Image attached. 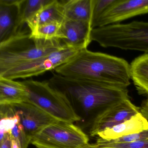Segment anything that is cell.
Masks as SVG:
<instances>
[{
	"instance_id": "1",
	"label": "cell",
	"mask_w": 148,
	"mask_h": 148,
	"mask_svg": "<svg viewBox=\"0 0 148 148\" xmlns=\"http://www.w3.org/2000/svg\"><path fill=\"white\" fill-rule=\"evenodd\" d=\"M64 77L85 79L127 88L130 84V64L106 53L80 50L65 64L55 69Z\"/></svg>"
},
{
	"instance_id": "2",
	"label": "cell",
	"mask_w": 148,
	"mask_h": 148,
	"mask_svg": "<svg viewBox=\"0 0 148 148\" xmlns=\"http://www.w3.org/2000/svg\"><path fill=\"white\" fill-rule=\"evenodd\" d=\"M71 102L79 104L86 112L105 108L130 99L127 88L85 79L76 78L53 74L48 80Z\"/></svg>"
},
{
	"instance_id": "3",
	"label": "cell",
	"mask_w": 148,
	"mask_h": 148,
	"mask_svg": "<svg viewBox=\"0 0 148 148\" xmlns=\"http://www.w3.org/2000/svg\"><path fill=\"white\" fill-rule=\"evenodd\" d=\"M30 35V30L25 28L0 43V74L67 47L60 39L34 40Z\"/></svg>"
},
{
	"instance_id": "4",
	"label": "cell",
	"mask_w": 148,
	"mask_h": 148,
	"mask_svg": "<svg viewBox=\"0 0 148 148\" xmlns=\"http://www.w3.org/2000/svg\"><path fill=\"white\" fill-rule=\"evenodd\" d=\"M92 41L105 48L115 47L148 53V22L134 21L92 29Z\"/></svg>"
},
{
	"instance_id": "5",
	"label": "cell",
	"mask_w": 148,
	"mask_h": 148,
	"mask_svg": "<svg viewBox=\"0 0 148 148\" xmlns=\"http://www.w3.org/2000/svg\"><path fill=\"white\" fill-rule=\"evenodd\" d=\"M29 92L28 102L38 107L58 121L74 123L81 120L70 99L53 88L48 81H22Z\"/></svg>"
},
{
	"instance_id": "6",
	"label": "cell",
	"mask_w": 148,
	"mask_h": 148,
	"mask_svg": "<svg viewBox=\"0 0 148 148\" xmlns=\"http://www.w3.org/2000/svg\"><path fill=\"white\" fill-rule=\"evenodd\" d=\"M89 141L88 136L73 123L57 121L38 132L31 144L36 148H81Z\"/></svg>"
},
{
	"instance_id": "7",
	"label": "cell",
	"mask_w": 148,
	"mask_h": 148,
	"mask_svg": "<svg viewBox=\"0 0 148 148\" xmlns=\"http://www.w3.org/2000/svg\"><path fill=\"white\" fill-rule=\"evenodd\" d=\"M79 51L66 47L35 60L11 68L0 74V77L13 80L37 77L48 71L55 70L69 61Z\"/></svg>"
},
{
	"instance_id": "8",
	"label": "cell",
	"mask_w": 148,
	"mask_h": 148,
	"mask_svg": "<svg viewBox=\"0 0 148 148\" xmlns=\"http://www.w3.org/2000/svg\"><path fill=\"white\" fill-rule=\"evenodd\" d=\"M139 112L140 108L130 99L112 105L97 114L90 129V135L97 136L101 132L128 120Z\"/></svg>"
},
{
	"instance_id": "9",
	"label": "cell",
	"mask_w": 148,
	"mask_h": 148,
	"mask_svg": "<svg viewBox=\"0 0 148 148\" xmlns=\"http://www.w3.org/2000/svg\"><path fill=\"white\" fill-rule=\"evenodd\" d=\"M148 13V0H115L92 25L101 27Z\"/></svg>"
},
{
	"instance_id": "10",
	"label": "cell",
	"mask_w": 148,
	"mask_h": 148,
	"mask_svg": "<svg viewBox=\"0 0 148 148\" xmlns=\"http://www.w3.org/2000/svg\"><path fill=\"white\" fill-rule=\"evenodd\" d=\"M18 113L20 123L29 140L47 125L58 120L28 102L11 106Z\"/></svg>"
},
{
	"instance_id": "11",
	"label": "cell",
	"mask_w": 148,
	"mask_h": 148,
	"mask_svg": "<svg viewBox=\"0 0 148 148\" xmlns=\"http://www.w3.org/2000/svg\"><path fill=\"white\" fill-rule=\"evenodd\" d=\"M91 25L87 22L65 19L62 23L63 43L68 47L81 50L87 49L92 41Z\"/></svg>"
},
{
	"instance_id": "12",
	"label": "cell",
	"mask_w": 148,
	"mask_h": 148,
	"mask_svg": "<svg viewBox=\"0 0 148 148\" xmlns=\"http://www.w3.org/2000/svg\"><path fill=\"white\" fill-rule=\"evenodd\" d=\"M146 130H148V120L139 112L128 120L101 132L97 136L110 141Z\"/></svg>"
},
{
	"instance_id": "13",
	"label": "cell",
	"mask_w": 148,
	"mask_h": 148,
	"mask_svg": "<svg viewBox=\"0 0 148 148\" xmlns=\"http://www.w3.org/2000/svg\"><path fill=\"white\" fill-rule=\"evenodd\" d=\"M18 0H0V43L18 34Z\"/></svg>"
},
{
	"instance_id": "14",
	"label": "cell",
	"mask_w": 148,
	"mask_h": 148,
	"mask_svg": "<svg viewBox=\"0 0 148 148\" xmlns=\"http://www.w3.org/2000/svg\"><path fill=\"white\" fill-rule=\"evenodd\" d=\"M29 92L23 82L0 77V105L13 106L28 102Z\"/></svg>"
},
{
	"instance_id": "15",
	"label": "cell",
	"mask_w": 148,
	"mask_h": 148,
	"mask_svg": "<svg viewBox=\"0 0 148 148\" xmlns=\"http://www.w3.org/2000/svg\"><path fill=\"white\" fill-rule=\"evenodd\" d=\"M65 19L63 1L51 0L27 22V25L31 31L37 27L47 23H63Z\"/></svg>"
},
{
	"instance_id": "16",
	"label": "cell",
	"mask_w": 148,
	"mask_h": 148,
	"mask_svg": "<svg viewBox=\"0 0 148 148\" xmlns=\"http://www.w3.org/2000/svg\"><path fill=\"white\" fill-rule=\"evenodd\" d=\"M63 5L65 19L87 22L92 25L93 0L63 1Z\"/></svg>"
},
{
	"instance_id": "17",
	"label": "cell",
	"mask_w": 148,
	"mask_h": 148,
	"mask_svg": "<svg viewBox=\"0 0 148 148\" xmlns=\"http://www.w3.org/2000/svg\"><path fill=\"white\" fill-rule=\"evenodd\" d=\"M130 73L138 93L148 97V53L140 55L132 61Z\"/></svg>"
},
{
	"instance_id": "18",
	"label": "cell",
	"mask_w": 148,
	"mask_h": 148,
	"mask_svg": "<svg viewBox=\"0 0 148 148\" xmlns=\"http://www.w3.org/2000/svg\"><path fill=\"white\" fill-rule=\"evenodd\" d=\"M51 0H18L17 33L24 29L27 22L39 12Z\"/></svg>"
},
{
	"instance_id": "19",
	"label": "cell",
	"mask_w": 148,
	"mask_h": 148,
	"mask_svg": "<svg viewBox=\"0 0 148 148\" xmlns=\"http://www.w3.org/2000/svg\"><path fill=\"white\" fill-rule=\"evenodd\" d=\"M62 23L54 22L39 26L30 31V38L34 40L64 39Z\"/></svg>"
},
{
	"instance_id": "20",
	"label": "cell",
	"mask_w": 148,
	"mask_h": 148,
	"mask_svg": "<svg viewBox=\"0 0 148 148\" xmlns=\"http://www.w3.org/2000/svg\"><path fill=\"white\" fill-rule=\"evenodd\" d=\"M96 144L101 147L107 148H148V140L112 143L98 138Z\"/></svg>"
},
{
	"instance_id": "21",
	"label": "cell",
	"mask_w": 148,
	"mask_h": 148,
	"mask_svg": "<svg viewBox=\"0 0 148 148\" xmlns=\"http://www.w3.org/2000/svg\"><path fill=\"white\" fill-rule=\"evenodd\" d=\"M9 134L11 138L17 141L20 148H28V145L31 144V141L20 123L15 125Z\"/></svg>"
},
{
	"instance_id": "22",
	"label": "cell",
	"mask_w": 148,
	"mask_h": 148,
	"mask_svg": "<svg viewBox=\"0 0 148 148\" xmlns=\"http://www.w3.org/2000/svg\"><path fill=\"white\" fill-rule=\"evenodd\" d=\"M114 1L115 0H93L92 26V27L93 24L102 14L114 2Z\"/></svg>"
},
{
	"instance_id": "23",
	"label": "cell",
	"mask_w": 148,
	"mask_h": 148,
	"mask_svg": "<svg viewBox=\"0 0 148 148\" xmlns=\"http://www.w3.org/2000/svg\"><path fill=\"white\" fill-rule=\"evenodd\" d=\"M145 140H148V130L108 141L112 143H124Z\"/></svg>"
},
{
	"instance_id": "24",
	"label": "cell",
	"mask_w": 148,
	"mask_h": 148,
	"mask_svg": "<svg viewBox=\"0 0 148 148\" xmlns=\"http://www.w3.org/2000/svg\"><path fill=\"white\" fill-rule=\"evenodd\" d=\"M1 142V148H12V139L9 133H6Z\"/></svg>"
},
{
	"instance_id": "25",
	"label": "cell",
	"mask_w": 148,
	"mask_h": 148,
	"mask_svg": "<svg viewBox=\"0 0 148 148\" xmlns=\"http://www.w3.org/2000/svg\"><path fill=\"white\" fill-rule=\"evenodd\" d=\"M140 112L148 120V97L142 103L140 108Z\"/></svg>"
},
{
	"instance_id": "26",
	"label": "cell",
	"mask_w": 148,
	"mask_h": 148,
	"mask_svg": "<svg viewBox=\"0 0 148 148\" xmlns=\"http://www.w3.org/2000/svg\"><path fill=\"white\" fill-rule=\"evenodd\" d=\"M81 148H107L105 147H101V146L98 145H97L95 144H91L88 143L87 144L83 146Z\"/></svg>"
},
{
	"instance_id": "27",
	"label": "cell",
	"mask_w": 148,
	"mask_h": 148,
	"mask_svg": "<svg viewBox=\"0 0 148 148\" xmlns=\"http://www.w3.org/2000/svg\"><path fill=\"white\" fill-rule=\"evenodd\" d=\"M12 139V148H20L18 144L15 139Z\"/></svg>"
}]
</instances>
